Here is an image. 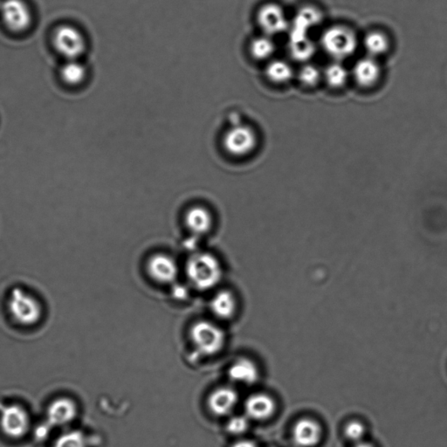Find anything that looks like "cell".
Returning a JSON list of instances; mask_svg holds the SVG:
<instances>
[{
	"instance_id": "6da1fadb",
	"label": "cell",
	"mask_w": 447,
	"mask_h": 447,
	"mask_svg": "<svg viewBox=\"0 0 447 447\" xmlns=\"http://www.w3.org/2000/svg\"><path fill=\"white\" fill-rule=\"evenodd\" d=\"M190 284L200 291L214 288L222 279V267L219 259L209 252H197L190 256L185 265Z\"/></svg>"
},
{
	"instance_id": "7a4b0ae2",
	"label": "cell",
	"mask_w": 447,
	"mask_h": 447,
	"mask_svg": "<svg viewBox=\"0 0 447 447\" xmlns=\"http://www.w3.org/2000/svg\"><path fill=\"white\" fill-rule=\"evenodd\" d=\"M324 53L336 61L353 56L358 47L355 32L345 25H336L326 29L320 39Z\"/></svg>"
},
{
	"instance_id": "3957f363",
	"label": "cell",
	"mask_w": 447,
	"mask_h": 447,
	"mask_svg": "<svg viewBox=\"0 0 447 447\" xmlns=\"http://www.w3.org/2000/svg\"><path fill=\"white\" fill-rule=\"evenodd\" d=\"M190 337L197 353L205 357L221 353L226 343L225 332L217 324L209 321L196 322L190 329Z\"/></svg>"
},
{
	"instance_id": "277c9868",
	"label": "cell",
	"mask_w": 447,
	"mask_h": 447,
	"mask_svg": "<svg viewBox=\"0 0 447 447\" xmlns=\"http://www.w3.org/2000/svg\"><path fill=\"white\" fill-rule=\"evenodd\" d=\"M258 135L251 126L239 124L230 128L223 137V146L229 155L244 157L257 148Z\"/></svg>"
},
{
	"instance_id": "5b68a950",
	"label": "cell",
	"mask_w": 447,
	"mask_h": 447,
	"mask_svg": "<svg viewBox=\"0 0 447 447\" xmlns=\"http://www.w3.org/2000/svg\"><path fill=\"white\" fill-rule=\"evenodd\" d=\"M57 52L67 60H77L86 49V39L82 32L71 25H61L53 35Z\"/></svg>"
},
{
	"instance_id": "8992f818",
	"label": "cell",
	"mask_w": 447,
	"mask_h": 447,
	"mask_svg": "<svg viewBox=\"0 0 447 447\" xmlns=\"http://www.w3.org/2000/svg\"><path fill=\"white\" fill-rule=\"evenodd\" d=\"M0 428L7 437L19 439L27 435L30 428V419L20 405L6 406L1 410Z\"/></svg>"
},
{
	"instance_id": "52a82bcc",
	"label": "cell",
	"mask_w": 447,
	"mask_h": 447,
	"mask_svg": "<svg viewBox=\"0 0 447 447\" xmlns=\"http://www.w3.org/2000/svg\"><path fill=\"white\" fill-rule=\"evenodd\" d=\"M3 21L10 30L21 32L32 23V13L23 0H5L0 7Z\"/></svg>"
},
{
	"instance_id": "ba28073f",
	"label": "cell",
	"mask_w": 447,
	"mask_h": 447,
	"mask_svg": "<svg viewBox=\"0 0 447 447\" xmlns=\"http://www.w3.org/2000/svg\"><path fill=\"white\" fill-rule=\"evenodd\" d=\"M257 22L264 35H280L290 27L283 9L276 4L269 3L261 7L257 13Z\"/></svg>"
},
{
	"instance_id": "9c48e42d",
	"label": "cell",
	"mask_w": 447,
	"mask_h": 447,
	"mask_svg": "<svg viewBox=\"0 0 447 447\" xmlns=\"http://www.w3.org/2000/svg\"><path fill=\"white\" fill-rule=\"evenodd\" d=\"M147 270L152 279L162 284L172 283L178 276L177 262L167 255H153L149 259Z\"/></svg>"
},
{
	"instance_id": "30bf717a",
	"label": "cell",
	"mask_w": 447,
	"mask_h": 447,
	"mask_svg": "<svg viewBox=\"0 0 447 447\" xmlns=\"http://www.w3.org/2000/svg\"><path fill=\"white\" fill-rule=\"evenodd\" d=\"M239 395L231 387H219L209 395L207 405L210 412L217 417L228 416L235 409Z\"/></svg>"
},
{
	"instance_id": "8fae6325",
	"label": "cell",
	"mask_w": 447,
	"mask_h": 447,
	"mask_svg": "<svg viewBox=\"0 0 447 447\" xmlns=\"http://www.w3.org/2000/svg\"><path fill=\"white\" fill-rule=\"evenodd\" d=\"M351 76L359 87L371 89L379 82L381 68L376 58L371 56L359 59L353 66Z\"/></svg>"
},
{
	"instance_id": "7c38bea8",
	"label": "cell",
	"mask_w": 447,
	"mask_h": 447,
	"mask_svg": "<svg viewBox=\"0 0 447 447\" xmlns=\"http://www.w3.org/2000/svg\"><path fill=\"white\" fill-rule=\"evenodd\" d=\"M322 436L320 424L312 419H300L293 427V441L298 447H314L320 443Z\"/></svg>"
},
{
	"instance_id": "4fadbf2b",
	"label": "cell",
	"mask_w": 447,
	"mask_h": 447,
	"mask_svg": "<svg viewBox=\"0 0 447 447\" xmlns=\"http://www.w3.org/2000/svg\"><path fill=\"white\" fill-rule=\"evenodd\" d=\"M276 401L271 396L265 393H255L245 402V415L249 420L264 421L270 419L276 412Z\"/></svg>"
},
{
	"instance_id": "5bb4252c",
	"label": "cell",
	"mask_w": 447,
	"mask_h": 447,
	"mask_svg": "<svg viewBox=\"0 0 447 447\" xmlns=\"http://www.w3.org/2000/svg\"><path fill=\"white\" fill-rule=\"evenodd\" d=\"M78 413L75 403L71 399L61 398L51 403L47 409V422L50 427H61L74 420Z\"/></svg>"
},
{
	"instance_id": "9a60e30c",
	"label": "cell",
	"mask_w": 447,
	"mask_h": 447,
	"mask_svg": "<svg viewBox=\"0 0 447 447\" xmlns=\"http://www.w3.org/2000/svg\"><path fill=\"white\" fill-rule=\"evenodd\" d=\"M322 14L312 6H305L296 13L290 30V38L307 37L309 32L320 23Z\"/></svg>"
},
{
	"instance_id": "2e32d148",
	"label": "cell",
	"mask_w": 447,
	"mask_h": 447,
	"mask_svg": "<svg viewBox=\"0 0 447 447\" xmlns=\"http://www.w3.org/2000/svg\"><path fill=\"white\" fill-rule=\"evenodd\" d=\"M228 376L233 382L252 386L259 379V371L258 366L251 359L241 357L230 366Z\"/></svg>"
},
{
	"instance_id": "e0dca14e",
	"label": "cell",
	"mask_w": 447,
	"mask_h": 447,
	"mask_svg": "<svg viewBox=\"0 0 447 447\" xmlns=\"http://www.w3.org/2000/svg\"><path fill=\"white\" fill-rule=\"evenodd\" d=\"M185 225L195 235H204L210 232L212 227V217L210 212L202 207L190 208L186 212Z\"/></svg>"
},
{
	"instance_id": "ac0fdd59",
	"label": "cell",
	"mask_w": 447,
	"mask_h": 447,
	"mask_svg": "<svg viewBox=\"0 0 447 447\" xmlns=\"http://www.w3.org/2000/svg\"><path fill=\"white\" fill-rule=\"evenodd\" d=\"M212 314L222 320H228L236 312L237 302L232 293L227 290L219 291L212 298L210 302Z\"/></svg>"
},
{
	"instance_id": "d6986e66",
	"label": "cell",
	"mask_w": 447,
	"mask_h": 447,
	"mask_svg": "<svg viewBox=\"0 0 447 447\" xmlns=\"http://www.w3.org/2000/svg\"><path fill=\"white\" fill-rule=\"evenodd\" d=\"M368 56L376 58L386 54L390 49V40L386 34L380 31H372L362 40Z\"/></svg>"
},
{
	"instance_id": "ffe728a7",
	"label": "cell",
	"mask_w": 447,
	"mask_h": 447,
	"mask_svg": "<svg viewBox=\"0 0 447 447\" xmlns=\"http://www.w3.org/2000/svg\"><path fill=\"white\" fill-rule=\"evenodd\" d=\"M265 75L269 82L277 84V85H282V84L290 82L295 73L287 61L274 60L267 66Z\"/></svg>"
},
{
	"instance_id": "44dd1931",
	"label": "cell",
	"mask_w": 447,
	"mask_h": 447,
	"mask_svg": "<svg viewBox=\"0 0 447 447\" xmlns=\"http://www.w3.org/2000/svg\"><path fill=\"white\" fill-rule=\"evenodd\" d=\"M350 73L341 61H334L322 72V78L332 89H341L348 82Z\"/></svg>"
},
{
	"instance_id": "7402d4cb",
	"label": "cell",
	"mask_w": 447,
	"mask_h": 447,
	"mask_svg": "<svg viewBox=\"0 0 447 447\" xmlns=\"http://www.w3.org/2000/svg\"><path fill=\"white\" fill-rule=\"evenodd\" d=\"M249 50L255 60L266 61L276 52V44L271 36L264 35L252 40Z\"/></svg>"
},
{
	"instance_id": "603a6c76",
	"label": "cell",
	"mask_w": 447,
	"mask_h": 447,
	"mask_svg": "<svg viewBox=\"0 0 447 447\" xmlns=\"http://www.w3.org/2000/svg\"><path fill=\"white\" fill-rule=\"evenodd\" d=\"M86 75V68L77 60H68L61 68V78L68 85H79L85 80Z\"/></svg>"
},
{
	"instance_id": "cb8c5ba5",
	"label": "cell",
	"mask_w": 447,
	"mask_h": 447,
	"mask_svg": "<svg viewBox=\"0 0 447 447\" xmlns=\"http://www.w3.org/2000/svg\"><path fill=\"white\" fill-rule=\"evenodd\" d=\"M289 50L298 61H306L314 54V45L309 37L290 38Z\"/></svg>"
},
{
	"instance_id": "d4e9b609",
	"label": "cell",
	"mask_w": 447,
	"mask_h": 447,
	"mask_svg": "<svg viewBox=\"0 0 447 447\" xmlns=\"http://www.w3.org/2000/svg\"><path fill=\"white\" fill-rule=\"evenodd\" d=\"M300 82L309 87H316L322 79V72L316 65L305 64L298 73Z\"/></svg>"
},
{
	"instance_id": "484cf974",
	"label": "cell",
	"mask_w": 447,
	"mask_h": 447,
	"mask_svg": "<svg viewBox=\"0 0 447 447\" xmlns=\"http://www.w3.org/2000/svg\"><path fill=\"white\" fill-rule=\"evenodd\" d=\"M54 447H87L85 436L80 431L66 432L56 439Z\"/></svg>"
},
{
	"instance_id": "4316f807",
	"label": "cell",
	"mask_w": 447,
	"mask_h": 447,
	"mask_svg": "<svg viewBox=\"0 0 447 447\" xmlns=\"http://www.w3.org/2000/svg\"><path fill=\"white\" fill-rule=\"evenodd\" d=\"M250 427V420L247 415H236L231 417L226 423V431L234 436L243 435Z\"/></svg>"
},
{
	"instance_id": "83f0119b",
	"label": "cell",
	"mask_w": 447,
	"mask_h": 447,
	"mask_svg": "<svg viewBox=\"0 0 447 447\" xmlns=\"http://www.w3.org/2000/svg\"><path fill=\"white\" fill-rule=\"evenodd\" d=\"M365 427L360 421L353 420L347 424L344 429L345 437L350 441L358 443L362 441L365 435Z\"/></svg>"
},
{
	"instance_id": "f1b7e54d",
	"label": "cell",
	"mask_w": 447,
	"mask_h": 447,
	"mask_svg": "<svg viewBox=\"0 0 447 447\" xmlns=\"http://www.w3.org/2000/svg\"><path fill=\"white\" fill-rule=\"evenodd\" d=\"M231 447H258L254 441H248V439H241L238 441Z\"/></svg>"
},
{
	"instance_id": "f546056e",
	"label": "cell",
	"mask_w": 447,
	"mask_h": 447,
	"mask_svg": "<svg viewBox=\"0 0 447 447\" xmlns=\"http://www.w3.org/2000/svg\"><path fill=\"white\" fill-rule=\"evenodd\" d=\"M354 447H374L371 443L360 441L358 443H355Z\"/></svg>"
},
{
	"instance_id": "4dcf8cb0",
	"label": "cell",
	"mask_w": 447,
	"mask_h": 447,
	"mask_svg": "<svg viewBox=\"0 0 447 447\" xmlns=\"http://www.w3.org/2000/svg\"><path fill=\"white\" fill-rule=\"evenodd\" d=\"M1 5H2V1L1 0H0V7H1Z\"/></svg>"
}]
</instances>
